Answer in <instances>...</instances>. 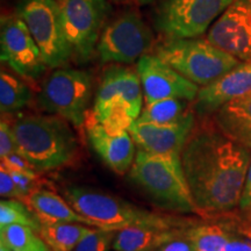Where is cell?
Wrapping results in <instances>:
<instances>
[{"instance_id": "1", "label": "cell", "mask_w": 251, "mask_h": 251, "mask_svg": "<svg viewBox=\"0 0 251 251\" xmlns=\"http://www.w3.org/2000/svg\"><path fill=\"white\" fill-rule=\"evenodd\" d=\"M250 159L251 150L229 139L212 117L197 119L181 163L202 218L236 209Z\"/></svg>"}, {"instance_id": "2", "label": "cell", "mask_w": 251, "mask_h": 251, "mask_svg": "<svg viewBox=\"0 0 251 251\" xmlns=\"http://www.w3.org/2000/svg\"><path fill=\"white\" fill-rule=\"evenodd\" d=\"M15 149L36 171L70 165L78 155V141L67 120L57 115L33 114L12 121Z\"/></svg>"}, {"instance_id": "3", "label": "cell", "mask_w": 251, "mask_h": 251, "mask_svg": "<svg viewBox=\"0 0 251 251\" xmlns=\"http://www.w3.org/2000/svg\"><path fill=\"white\" fill-rule=\"evenodd\" d=\"M69 203L97 227L107 230H121L128 227H156L164 229L190 228L197 220L147 211L120 198L91 187L71 185L63 191Z\"/></svg>"}, {"instance_id": "4", "label": "cell", "mask_w": 251, "mask_h": 251, "mask_svg": "<svg viewBox=\"0 0 251 251\" xmlns=\"http://www.w3.org/2000/svg\"><path fill=\"white\" fill-rule=\"evenodd\" d=\"M129 177L162 208L202 216L187 183L181 155H159L139 150Z\"/></svg>"}, {"instance_id": "5", "label": "cell", "mask_w": 251, "mask_h": 251, "mask_svg": "<svg viewBox=\"0 0 251 251\" xmlns=\"http://www.w3.org/2000/svg\"><path fill=\"white\" fill-rule=\"evenodd\" d=\"M143 90L137 71L111 67L103 72L89 114L113 130H128L143 109Z\"/></svg>"}, {"instance_id": "6", "label": "cell", "mask_w": 251, "mask_h": 251, "mask_svg": "<svg viewBox=\"0 0 251 251\" xmlns=\"http://www.w3.org/2000/svg\"><path fill=\"white\" fill-rule=\"evenodd\" d=\"M155 55L199 86L208 85L241 63L208 39L199 37L166 39L156 47Z\"/></svg>"}, {"instance_id": "7", "label": "cell", "mask_w": 251, "mask_h": 251, "mask_svg": "<svg viewBox=\"0 0 251 251\" xmlns=\"http://www.w3.org/2000/svg\"><path fill=\"white\" fill-rule=\"evenodd\" d=\"M93 78L79 69H55L43 81L37 103L43 111L57 115L76 128L85 126L92 97Z\"/></svg>"}, {"instance_id": "8", "label": "cell", "mask_w": 251, "mask_h": 251, "mask_svg": "<svg viewBox=\"0 0 251 251\" xmlns=\"http://www.w3.org/2000/svg\"><path fill=\"white\" fill-rule=\"evenodd\" d=\"M17 13L39 46L47 68H65L74 58L56 0H21Z\"/></svg>"}, {"instance_id": "9", "label": "cell", "mask_w": 251, "mask_h": 251, "mask_svg": "<svg viewBox=\"0 0 251 251\" xmlns=\"http://www.w3.org/2000/svg\"><path fill=\"white\" fill-rule=\"evenodd\" d=\"M233 0H161L155 25L166 39L201 36Z\"/></svg>"}, {"instance_id": "10", "label": "cell", "mask_w": 251, "mask_h": 251, "mask_svg": "<svg viewBox=\"0 0 251 251\" xmlns=\"http://www.w3.org/2000/svg\"><path fill=\"white\" fill-rule=\"evenodd\" d=\"M153 35L142 17L134 11L119 14L103 27L97 45L102 63L131 64L152 47Z\"/></svg>"}, {"instance_id": "11", "label": "cell", "mask_w": 251, "mask_h": 251, "mask_svg": "<svg viewBox=\"0 0 251 251\" xmlns=\"http://www.w3.org/2000/svg\"><path fill=\"white\" fill-rule=\"evenodd\" d=\"M65 36L77 62H87L97 50L107 14V0H56Z\"/></svg>"}, {"instance_id": "12", "label": "cell", "mask_w": 251, "mask_h": 251, "mask_svg": "<svg viewBox=\"0 0 251 251\" xmlns=\"http://www.w3.org/2000/svg\"><path fill=\"white\" fill-rule=\"evenodd\" d=\"M0 51L1 62L25 79L36 81L47 70L39 46L18 13L1 18Z\"/></svg>"}, {"instance_id": "13", "label": "cell", "mask_w": 251, "mask_h": 251, "mask_svg": "<svg viewBox=\"0 0 251 251\" xmlns=\"http://www.w3.org/2000/svg\"><path fill=\"white\" fill-rule=\"evenodd\" d=\"M136 71L146 103L169 98H179L193 102L199 92V85L181 76L156 55L142 56L136 62Z\"/></svg>"}, {"instance_id": "14", "label": "cell", "mask_w": 251, "mask_h": 251, "mask_svg": "<svg viewBox=\"0 0 251 251\" xmlns=\"http://www.w3.org/2000/svg\"><path fill=\"white\" fill-rule=\"evenodd\" d=\"M207 39L240 61H251V0H233L212 25Z\"/></svg>"}, {"instance_id": "15", "label": "cell", "mask_w": 251, "mask_h": 251, "mask_svg": "<svg viewBox=\"0 0 251 251\" xmlns=\"http://www.w3.org/2000/svg\"><path fill=\"white\" fill-rule=\"evenodd\" d=\"M196 121L197 115L194 112L177 124H152L136 120L128 131L139 150L159 155H181Z\"/></svg>"}, {"instance_id": "16", "label": "cell", "mask_w": 251, "mask_h": 251, "mask_svg": "<svg viewBox=\"0 0 251 251\" xmlns=\"http://www.w3.org/2000/svg\"><path fill=\"white\" fill-rule=\"evenodd\" d=\"M85 128L91 146L101 161L117 175L127 174L136 157V144L129 131L109 129L90 115Z\"/></svg>"}, {"instance_id": "17", "label": "cell", "mask_w": 251, "mask_h": 251, "mask_svg": "<svg viewBox=\"0 0 251 251\" xmlns=\"http://www.w3.org/2000/svg\"><path fill=\"white\" fill-rule=\"evenodd\" d=\"M251 92V61L241 62L227 74L199 89L193 109L197 118L212 117L214 113L244 94Z\"/></svg>"}, {"instance_id": "18", "label": "cell", "mask_w": 251, "mask_h": 251, "mask_svg": "<svg viewBox=\"0 0 251 251\" xmlns=\"http://www.w3.org/2000/svg\"><path fill=\"white\" fill-rule=\"evenodd\" d=\"M25 201L39 216L41 224H56V222H72L98 228L92 220L85 218L72 207L65 198L46 188H37Z\"/></svg>"}, {"instance_id": "19", "label": "cell", "mask_w": 251, "mask_h": 251, "mask_svg": "<svg viewBox=\"0 0 251 251\" xmlns=\"http://www.w3.org/2000/svg\"><path fill=\"white\" fill-rule=\"evenodd\" d=\"M212 118L229 139L251 150V92L227 102Z\"/></svg>"}, {"instance_id": "20", "label": "cell", "mask_w": 251, "mask_h": 251, "mask_svg": "<svg viewBox=\"0 0 251 251\" xmlns=\"http://www.w3.org/2000/svg\"><path fill=\"white\" fill-rule=\"evenodd\" d=\"M187 228L164 229L156 227H128L117 231L115 251H157L170 241L181 236Z\"/></svg>"}, {"instance_id": "21", "label": "cell", "mask_w": 251, "mask_h": 251, "mask_svg": "<svg viewBox=\"0 0 251 251\" xmlns=\"http://www.w3.org/2000/svg\"><path fill=\"white\" fill-rule=\"evenodd\" d=\"M92 227L72 222L42 224L40 235L51 251H74Z\"/></svg>"}, {"instance_id": "22", "label": "cell", "mask_w": 251, "mask_h": 251, "mask_svg": "<svg viewBox=\"0 0 251 251\" xmlns=\"http://www.w3.org/2000/svg\"><path fill=\"white\" fill-rule=\"evenodd\" d=\"M190 102L185 99L169 98L146 103L137 120L152 124H177L194 112Z\"/></svg>"}, {"instance_id": "23", "label": "cell", "mask_w": 251, "mask_h": 251, "mask_svg": "<svg viewBox=\"0 0 251 251\" xmlns=\"http://www.w3.org/2000/svg\"><path fill=\"white\" fill-rule=\"evenodd\" d=\"M0 251H51L40 233L27 226L0 227Z\"/></svg>"}, {"instance_id": "24", "label": "cell", "mask_w": 251, "mask_h": 251, "mask_svg": "<svg viewBox=\"0 0 251 251\" xmlns=\"http://www.w3.org/2000/svg\"><path fill=\"white\" fill-rule=\"evenodd\" d=\"M31 90L20 78L1 70L0 74V111L12 114L26 107L30 102Z\"/></svg>"}, {"instance_id": "25", "label": "cell", "mask_w": 251, "mask_h": 251, "mask_svg": "<svg viewBox=\"0 0 251 251\" xmlns=\"http://www.w3.org/2000/svg\"><path fill=\"white\" fill-rule=\"evenodd\" d=\"M213 222H198L187 228L185 234L196 251H225L227 233L224 226L214 216Z\"/></svg>"}, {"instance_id": "26", "label": "cell", "mask_w": 251, "mask_h": 251, "mask_svg": "<svg viewBox=\"0 0 251 251\" xmlns=\"http://www.w3.org/2000/svg\"><path fill=\"white\" fill-rule=\"evenodd\" d=\"M213 216L221 222L227 233L225 251H251V222L242 212L234 209Z\"/></svg>"}, {"instance_id": "27", "label": "cell", "mask_w": 251, "mask_h": 251, "mask_svg": "<svg viewBox=\"0 0 251 251\" xmlns=\"http://www.w3.org/2000/svg\"><path fill=\"white\" fill-rule=\"evenodd\" d=\"M9 225L27 226L40 233L41 224L35 212L20 199H2L0 201V227Z\"/></svg>"}, {"instance_id": "28", "label": "cell", "mask_w": 251, "mask_h": 251, "mask_svg": "<svg viewBox=\"0 0 251 251\" xmlns=\"http://www.w3.org/2000/svg\"><path fill=\"white\" fill-rule=\"evenodd\" d=\"M115 235V230L92 228L74 251H109L113 248Z\"/></svg>"}, {"instance_id": "29", "label": "cell", "mask_w": 251, "mask_h": 251, "mask_svg": "<svg viewBox=\"0 0 251 251\" xmlns=\"http://www.w3.org/2000/svg\"><path fill=\"white\" fill-rule=\"evenodd\" d=\"M9 115L11 114H1V122H0V158L17 151L13 130H12L13 119L9 118Z\"/></svg>"}, {"instance_id": "30", "label": "cell", "mask_w": 251, "mask_h": 251, "mask_svg": "<svg viewBox=\"0 0 251 251\" xmlns=\"http://www.w3.org/2000/svg\"><path fill=\"white\" fill-rule=\"evenodd\" d=\"M0 196L4 199H24L11 172L4 166H0Z\"/></svg>"}, {"instance_id": "31", "label": "cell", "mask_w": 251, "mask_h": 251, "mask_svg": "<svg viewBox=\"0 0 251 251\" xmlns=\"http://www.w3.org/2000/svg\"><path fill=\"white\" fill-rule=\"evenodd\" d=\"M15 183H17L19 190L23 193L24 199L27 198L33 191L37 190L40 184V178L37 172L34 174H28V172H19V171H9Z\"/></svg>"}, {"instance_id": "32", "label": "cell", "mask_w": 251, "mask_h": 251, "mask_svg": "<svg viewBox=\"0 0 251 251\" xmlns=\"http://www.w3.org/2000/svg\"><path fill=\"white\" fill-rule=\"evenodd\" d=\"M1 166L7 169L8 171H19V172H28V174H34L37 172L33 165L23 157L19 152H13L11 155L1 157Z\"/></svg>"}, {"instance_id": "33", "label": "cell", "mask_w": 251, "mask_h": 251, "mask_svg": "<svg viewBox=\"0 0 251 251\" xmlns=\"http://www.w3.org/2000/svg\"><path fill=\"white\" fill-rule=\"evenodd\" d=\"M157 251H196V250H194L192 243H191L190 240L187 238L186 234L184 233L181 236L170 241V242L166 243L165 246L159 248Z\"/></svg>"}, {"instance_id": "34", "label": "cell", "mask_w": 251, "mask_h": 251, "mask_svg": "<svg viewBox=\"0 0 251 251\" xmlns=\"http://www.w3.org/2000/svg\"><path fill=\"white\" fill-rule=\"evenodd\" d=\"M250 205H251V159H250L249 166H248L246 180H244V186H243L242 196H241L238 208H240V211L243 212L246 211Z\"/></svg>"}, {"instance_id": "35", "label": "cell", "mask_w": 251, "mask_h": 251, "mask_svg": "<svg viewBox=\"0 0 251 251\" xmlns=\"http://www.w3.org/2000/svg\"><path fill=\"white\" fill-rule=\"evenodd\" d=\"M121 2H131V4H137V5H147L149 4L151 0H118Z\"/></svg>"}, {"instance_id": "36", "label": "cell", "mask_w": 251, "mask_h": 251, "mask_svg": "<svg viewBox=\"0 0 251 251\" xmlns=\"http://www.w3.org/2000/svg\"><path fill=\"white\" fill-rule=\"evenodd\" d=\"M240 212H242V211H240ZM242 213H243V215L246 216V218L251 222V205H250L249 207H248L246 211H243Z\"/></svg>"}]
</instances>
